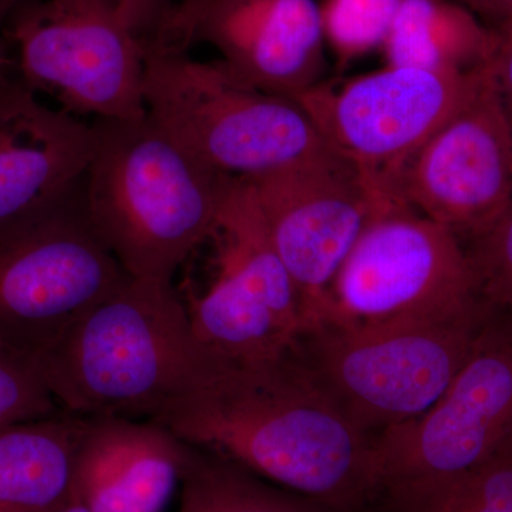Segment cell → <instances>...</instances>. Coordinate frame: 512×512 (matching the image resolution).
<instances>
[{
  "label": "cell",
  "instance_id": "1",
  "mask_svg": "<svg viewBox=\"0 0 512 512\" xmlns=\"http://www.w3.org/2000/svg\"><path fill=\"white\" fill-rule=\"evenodd\" d=\"M153 421L323 510L375 504L373 437L325 392L296 346L259 362L221 359Z\"/></svg>",
  "mask_w": 512,
  "mask_h": 512
},
{
  "label": "cell",
  "instance_id": "2",
  "mask_svg": "<svg viewBox=\"0 0 512 512\" xmlns=\"http://www.w3.org/2000/svg\"><path fill=\"white\" fill-rule=\"evenodd\" d=\"M220 360L195 335L173 281L130 278L36 362L66 412L153 420Z\"/></svg>",
  "mask_w": 512,
  "mask_h": 512
},
{
  "label": "cell",
  "instance_id": "3",
  "mask_svg": "<svg viewBox=\"0 0 512 512\" xmlns=\"http://www.w3.org/2000/svg\"><path fill=\"white\" fill-rule=\"evenodd\" d=\"M92 126L83 178L90 227L131 278L173 281L214 234L232 177L202 164L148 114Z\"/></svg>",
  "mask_w": 512,
  "mask_h": 512
},
{
  "label": "cell",
  "instance_id": "4",
  "mask_svg": "<svg viewBox=\"0 0 512 512\" xmlns=\"http://www.w3.org/2000/svg\"><path fill=\"white\" fill-rule=\"evenodd\" d=\"M150 119L202 164L232 178L276 173L333 153L296 101L238 80L220 62L144 43Z\"/></svg>",
  "mask_w": 512,
  "mask_h": 512
},
{
  "label": "cell",
  "instance_id": "5",
  "mask_svg": "<svg viewBox=\"0 0 512 512\" xmlns=\"http://www.w3.org/2000/svg\"><path fill=\"white\" fill-rule=\"evenodd\" d=\"M498 308L370 328L319 325L296 352L360 430L375 437L416 419L448 389Z\"/></svg>",
  "mask_w": 512,
  "mask_h": 512
},
{
  "label": "cell",
  "instance_id": "6",
  "mask_svg": "<svg viewBox=\"0 0 512 512\" xmlns=\"http://www.w3.org/2000/svg\"><path fill=\"white\" fill-rule=\"evenodd\" d=\"M483 302L464 242L382 191L316 326L370 328L451 318Z\"/></svg>",
  "mask_w": 512,
  "mask_h": 512
},
{
  "label": "cell",
  "instance_id": "7",
  "mask_svg": "<svg viewBox=\"0 0 512 512\" xmlns=\"http://www.w3.org/2000/svg\"><path fill=\"white\" fill-rule=\"evenodd\" d=\"M512 444V312L497 309L426 413L373 437L376 501L468 473Z\"/></svg>",
  "mask_w": 512,
  "mask_h": 512
},
{
  "label": "cell",
  "instance_id": "8",
  "mask_svg": "<svg viewBox=\"0 0 512 512\" xmlns=\"http://www.w3.org/2000/svg\"><path fill=\"white\" fill-rule=\"evenodd\" d=\"M130 278L90 227L82 181L53 207L0 232V343L37 359Z\"/></svg>",
  "mask_w": 512,
  "mask_h": 512
},
{
  "label": "cell",
  "instance_id": "9",
  "mask_svg": "<svg viewBox=\"0 0 512 512\" xmlns=\"http://www.w3.org/2000/svg\"><path fill=\"white\" fill-rule=\"evenodd\" d=\"M10 37L20 80L74 117L140 120L144 42L92 0H28L13 12Z\"/></svg>",
  "mask_w": 512,
  "mask_h": 512
},
{
  "label": "cell",
  "instance_id": "10",
  "mask_svg": "<svg viewBox=\"0 0 512 512\" xmlns=\"http://www.w3.org/2000/svg\"><path fill=\"white\" fill-rule=\"evenodd\" d=\"M212 237L221 239L218 274L187 306L197 338L231 362L291 352L306 330L301 298L269 239L247 178L229 181Z\"/></svg>",
  "mask_w": 512,
  "mask_h": 512
},
{
  "label": "cell",
  "instance_id": "11",
  "mask_svg": "<svg viewBox=\"0 0 512 512\" xmlns=\"http://www.w3.org/2000/svg\"><path fill=\"white\" fill-rule=\"evenodd\" d=\"M484 67L464 74L389 66L339 90L316 84L293 101L333 153L383 184L460 109Z\"/></svg>",
  "mask_w": 512,
  "mask_h": 512
},
{
  "label": "cell",
  "instance_id": "12",
  "mask_svg": "<svg viewBox=\"0 0 512 512\" xmlns=\"http://www.w3.org/2000/svg\"><path fill=\"white\" fill-rule=\"evenodd\" d=\"M463 241L487 231L512 204V130L491 62L460 109L382 184Z\"/></svg>",
  "mask_w": 512,
  "mask_h": 512
},
{
  "label": "cell",
  "instance_id": "13",
  "mask_svg": "<svg viewBox=\"0 0 512 512\" xmlns=\"http://www.w3.org/2000/svg\"><path fill=\"white\" fill-rule=\"evenodd\" d=\"M247 180L269 239L301 298L306 333L322 319L333 282L382 190L339 156Z\"/></svg>",
  "mask_w": 512,
  "mask_h": 512
},
{
  "label": "cell",
  "instance_id": "14",
  "mask_svg": "<svg viewBox=\"0 0 512 512\" xmlns=\"http://www.w3.org/2000/svg\"><path fill=\"white\" fill-rule=\"evenodd\" d=\"M144 43L178 52L207 43L232 76L291 100L319 84L325 63L316 0H171Z\"/></svg>",
  "mask_w": 512,
  "mask_h": 512
},
{
  "label": "cell",
  "instance_id": "15",
  "mask_svg": "<svg viewBox=\"0 0 512 512\" xmlns=\"http://www.w3.org/2000/svg\"><path fill=\"white\" fill-rule=\"evenodd\" d=\"M92 124L40 101L22 80H0V232L53 207L82 184Z\"/></svg>",
  "mask_w": 512,
  "mask_h": 512
},
{
  "label": "cell",
  "instance_id": "16",
  "mask_svg": "<svg viewBox=\"0 0 512 512\" xmlns=\"http://www.w3.org/2000/svg\"><path fill=\"white\" fill-rule=\"evenodd\" d=\"M188 448L153 420L87 417L74 456L73 498L89 512H165Z\"/></svg>",
  "mask_w": 512,
  "mask_h": 512
},
{
  "label": "cell",
  "instance_id": "17",
  "mask_svg": "<svg viewBox=\"0 0 512 512\" xmlns=\"http://www.w3.org/2000/svg\"><path fill=\"white\" fill-rule=\"evenodd\" d=\"M86 421L62 410L0 429V512H52L72 500Z\"/></svg>",
  "mask_w": 512,
  "mask_h": 512
},
{
  "label": "cell",
  "instance_id": "18",
  "mask_svg": "<svg viewBox=\"0 0 512 512\" xmlns=\"http://www.w3.org/2000/svg\"><path fill=\"white\" fill-rule=\"evenodd\" d=\"M497 33L451 0H403L382 47L389 66L473 73L490 64Z\"/></svg>",
  "mask_w": 512,
  "mask_h": 512
},
{
  "label": "cell",
  "instance_id": "19",
  "mask_svg": "<svg viewBox=\"0 0 512 512\" xmlns=\"http://www.w3.org/2000/svg\"><path fill=\"white\" fill-rule=\"evenodd\" d=\"M177 512H323V508L227 458L188 448Z\"/></svg>",
  "mask_w": 512,
  "mask_h": 512
},
{
  "label": "cell",
  "instance_id": "20",
  "mask_svg": "<svg viewBox=\"0 0 512 512\" xmlns=\"http://www.w3.org/2000/svg\"><path fill=\"white\" fill-rule=\"evenodd\" d=\"M376 505L383 512H512V444L446 483Z\"/></svg>",
  "mask_w": 512,
  "mask_h": 512
},
{
  "label": "cell",
  "instance_id": "21",
  "mask_svg": "<svg viewBox=\"0 0 512 512\" xmlns=\"http://www.w3.org/2000/svg\"><path fill=\"white\" fill-rule=\"evenodd\" d=\"M403 0H326L320 8L325 40L340 63L382 49Z\"/></svg>",
  "mask_w": 512,
  "mask_h": 512
},
{
  "label": "cell",
  "instance_id": "22",
  "mask_svg": "<svg viewBox=\"0 0 512 512\" xmlns=\"http://www.w3.org/2000/svg\"><path fill=\"white\" fill-rule=\"evenodd\" d=\"M59 412L36 359L0 343V429Z\"/></svg>",
  "mask_w": 512,
  "mask_h": 512
},
{
  "label": "cell",
  "instance_id": "23",
  "mask_svg": "<svg viewBox=\"0 0 512 512\" xmlns=\"http://www.w3.org/2000/svg\"><path fill=\"white\" fill-rule=\"evenodd\" d=\"M466 251L481 298L512 312V204Z\"/></svg>",
  "mask_w": 512,
  "mask_h": 512
},
{
  "label": "cell",
  "instance_id": "24",
  "mask_svg": "<svg viewBox=\"0 0 512 512\" xmlns=\"http://www.w3.org/2000/svg\"><path fill=\"white\" fill-rule=\"evenodd\" d=\"M110 10L128 30L141 40L153 35L171 0H93Z\"/></svg>",
  "mask_w": 512,
  "mask_h": 512
},
{
  "label": "cell",
  "instance_id": "25",
  "mask_svg": "<svg viewBox=\"0 0 512 512\" xmlns=\"http://www.w3.org/2000/svg\"><path fill=\"white\" fill-rule=\"evenodd\" d=\"M494 32L497 47L491 59V70L512 130V23Z\"/></svg>",
  "mask_w": 512,
  "mask_h": 512
},
{
  "label": "cell",
  "instance_id": "26",
  "mask_svg": "<svg viewBox=\"0 0 512 512\" xmlns=\"http://www.w3.org/2000/svg\"><path fill=\"white\" fill-rule=\"evenodd\" d=\"M473 13L491 30H498L512 23V0H451Z\"/></svg>",
  "mask_w": 512,
  "mask_h": 512
},
{
  "label": "cell",
  "instance_id": "27",
  "mask_svg": "<svg viewBox=\"0 0 512 512\" xmlns=\"http://www.w3.org/2000/svg\"><path fill=\"white\" fill-rule=\"evenodd\" d=\"M25 2H28V0H0V19L5 18L9 13L15 12Z\"/></svg>",
  "mask_w": 512,
  "mask_h": 512
},
{
  "label": "cell",
  "instance_id": "28",
  "mask_svg": "<svg viewBox=\"0 0 512 512\" xmlns=\"http://www.w3.org/2000/svg\"><path fill=\"white\" fill-rule=\"evenodd\" d=\"M52 512H89L86 510V508L83 507L82 504L79 503V501L72 500L69 501V503H66L62 505V507L57 508V510Z\"/></svg>",
  "mask_w": 512,
  "mask_h": 512
},
{
  "label": "cell",
  "instance_id": "29",
  "mask_svg": "<svg viewBox=\"0 0 512 512\" xmlns=\"http://www.w3.org/2000/svg\"><path fill=\"white\" fill-rule=\"evenodd\" d=\"M3 63H5V60H3L2 52H0V80H2V77H3V74H2Z\"/></svg>",
  "mask_w": 512,
  "mask_h": 512
}]
</instances>
